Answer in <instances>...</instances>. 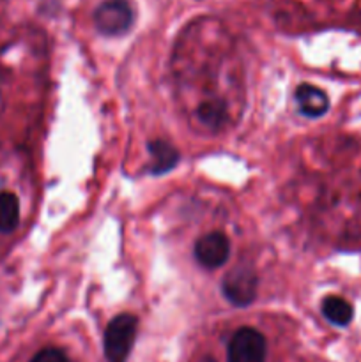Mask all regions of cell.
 Returning <instances> with one entry per match:
<instances>
[{
	"label": "cell",
	"mask_w": 361,
	"mask_h": 362,
	"mask_svg": "<svg viewBox=\"0 0 361 362\" xmlns=\"http://www.w3.org/2000/svg\"><path fill=\"white\" fill-rule=\"evenodd\" d=\"M138 320L130 313L117 315L105 329L103 349L106 362H127L137 338Z\"/></svg>",
	"instance_id": "cell-1"
},
{
	"label": "cell",
	"mask_w": 361,
	"mask_h": 362,
	"mask_svg": "<svg viewBox=\"0 0 361 362\" xmlns=\"http://www.w3.org/2000/svg\"><path fill=\"white\" fill-rule=\"evenodd\" d=\"M133 23L134 11L130 0H105L94 11L96 30L108 37L126 34Z\"/></svg>",
	"instance_id": "cell-2"
},
{
	"label": "cell",
	"mask_w": 361,
	"mask_h": 362,
	"mask_svg": "<svg viewBox=\"0 0 361 362\" xmlns=\"http://www.w3.org/2000/svg\"><path fill=\"white\" fill-rule=\"evenodd\" d=\"M258 278L253 269L236 267L227 272L222 281V293L232 306L246 308L257 297Z\"/></svg>",
	"instance_id": "cell-3"
},
{
	"label": "cell",
	"mask_w": 361,
	"mask_h": 362,
	"mask_svg": "<svg viewBox=\"0 0 361 362\" xmlns=\"http://www.w3.org/2000/svg\"><path fill=\"white\" fill-rule=\"evenodd\" d=\"M265 338L262 332L253 327H241L234 332L227 349L229 362H264L265 359Z\"/></svg>",
	"instance_id": "cell-4"
},
{
	"label": "cell",
	"mask_w": 361,
	"mask_h": 362,
	"mask_svg": "<svg viewBox=\"0 0 361 362\" xmlns=\"http://www.w3.org/2000/svg\"><path fill=\"white\" fill-rule=\"evenodd\" d=\"M195 260L204 269L214 271L227 264L230 257V240L225 233L211 232L202 235L195 244Z\"/></svg>",
	"instance_id": "cell-5"
},
{
	"label": "cell",
	"mask_w": 361,
	"mask_h": 362,
	"mask_svg": "<svg viewBox=\"0 0 361 362\" xmlns=\"http://www.w3.org/2000/svg\"><path fill=\"white\" fill-rule=\"evenodd\" d=\"M297 110L308 119H319L329 110V98L322 88L311 83H301L294 92Z\"/></svg>",
	"instance_id": "cell-6"
},
{
	"label": "cell",
	"mask_w": 361,
	"mask_h": 362,
	"mask_svg": "<svg viewBox=\"0 0 361 362\" xmlns=\"http://www.w3.org/2000/svg\"><path fill=\"white\" fill-rule=\"evenodd\" d=\"M147 148L149 156H151L149 172H151L152 175H165V173L172 172L180 159L179 151L165 140L151 141V144L147 145Z\"/></svg>",
	"instance_id": "cell-7"
},
{
	"label": "cell",
	"mask_w": 361,
	"mask_h": 362,
	"mask_svg": "<svg viewBox=\"0 0 361 362\" xmlns=\"http://www.w3.org/2000/svg\"><path fill=\"white\" fill-rule=\"evenodd\" d=\"M322 315H324L326 320L333 325H338V327H345L350 324L354 317V308L349 300H345L343 297L338 296H328L322 300Z\"/></svg>",
	"instance_id": "cell-8"
},
{
	"label": "cell",
	"mask_w": 361,
	"mask_h": 362,
	"mask_svg": "<svg viewBox=\"0 0 361 362\" xmlns=\"http://www.w3.org/2000/svg\"><path fill=\"white\" fill-rule=\"evenodd\" d=\"M20 223V202L9 191L0 193V233H11Z\"/></svg>",
	"instance_id": "cell-9"
},
{
	"label": "cell",
	"mask_w": 361,
	"mask_h": 362,
	"mask_svg": "<svg viewBox=\"0 0 361 362\" xmlns=\"http://www.w3.org/2000/svg\"><path fill=\"white\" fill-rule=\"evenodd\" d=\"M197 117L204 126L211 127L212 131L222 129L227 122V106L219 99H209L197 108Z\"/></svg>",
	"instance_id": "cell-10"
},
{
	"label": "cell",
	"mask_w": 361,
	"mask_h": 362,
	"mask_svg": "<svg viewBox=\"0 0 361 362\" xmlns=\"http://www.w3.org/2000/svg\"><path fill=\"white\" fill-rule=\"evenodd\" d=\"M30 362H69L66 354L55 346H46V349L39 350Z\"/></svg>",
	"instance_id": "cell-11"
}]
</instances>
